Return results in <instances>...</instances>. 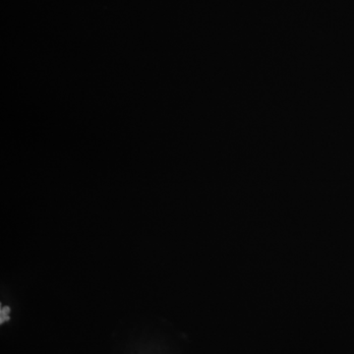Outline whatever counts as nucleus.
Masks as SVG:
<instances>
[{
  "label": "nucleus",
  "mask_w": 354,
  "mask_h": 354,
  "mask_svg": "<svg viewBox=\"0 0 354 354\" xmlns=\"http://www.w3.org/2000/svg\"><path fill=\"white\" fill-rule=\"evenodd\" d=\"M9 313H10V309H9V307H2L1 320H0V322H1V324L6 323V321L9 320Z\"/></svg>",
  "instance_id": "nucleus-1"
}]
</instances>
